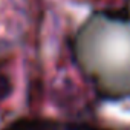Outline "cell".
I'll return each mask as SVG.
<instances>
[{
	"label": "cell",
	"instance_id": "1",
	"mask_svg": "<svg viewBox=\"0 0 130 130\" xmlns=\"http://www.w3.org/2000/svg\"><path fill=\"white\" fill-rule=\"evenodd\" d=\"M77 60L98 92L112 100L130 96V17L100 11L77 35Z\"/></svg>",
	"mask_w": 130,
	"mask_h": 130
}]
</instances>
